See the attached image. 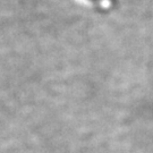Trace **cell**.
Returning <instances> with one entry per match:
<instances>
[{
  "label": "cell",
  "instance_id": "1",
  "mask_svg": "<svg viewBox=\"0 0 153 153\" xmlns=\"http://www.w3.org/2000/svg\"><path fill=\"white\" fill-rule=\"evenodd\" d=\"M90 1H92V4H94V5H100L102 0H90Z\"/></svg>",
  "mask_w": 153,
  "mask_h": 153
}]
</instances>
